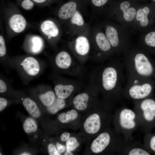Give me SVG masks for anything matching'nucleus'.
Masks as SVG:
<instances>
[{
  "mask_svg": "<svg viewBox=\"0 0 155 155\" xmlns=\"http://www.w3.org/2000/svg\"><path fill=\"white\" fill-rule=\"evenodd\" d=\"M125 69L123 62L115 60L108 61L94 70L90 82L103 93L107 102H119L123 98Z\"/></svg>",
  "mask_w": 155,
  "mask_h": 155,
  "instance_id": "nucleus-1",
  "label": "nucleus"
},
{
  "mask_svg": "<svg viewBox=\"0 0 155 155\" xmlns=\"http://www.w3.org/2000/svg\"><path fill=\"white\" fill-rule=\"evenodd\" d=\"M127 77L148 79L155 77V65L145 54L141 52L126 56L123 61Z\"/></svg>",
  "mask_w": 155,
  "mask_h": 155,
  "instance_id": "nucleus-2",
  "label": "nucleus"
},
{
  "mask_svg": "<svg viewBox=\"0 0 155 155\" xmlns=\"http://www.w3.org/2000/svg\"><path fill=\"white\" fill-rule=\"evenodd\" d=\"M114 120L115 129L126 140L133 141V134L140 126L139 119L135 111L123 106L116 111Z\"/></svg>",
  "mask_w": 155,
  "mask_h": 155,
  "instance_id": "nucleus-3",
  "label": "nucleus"
},
{
  "mask_svg": "<svg viewBox=\"0 0 155 155\" xmlns=\"http://www.w3.org/2000/svg\"><path fill=\"white\" fill-rule=\"evenodd\" d=\"M140 128L145 134L150 133L155 127V98L147 97L133 101Z\"/></svg>",
  "mask_w": 155,
  "mask_h": 155,
  "instance_id": "nucleus-4",
  "label": "nucleus"
},
{
  "mask_svg": "<svg viewBox=\"0 0 155 155\" xmlns=\"http://www.w3.org/2000/svg\"><path fill=\"white\" fill-rule=\"evenodd\" d=\"M89 36L91 45L90 57L102 62L108 59L113 49L105 34L93 25H90Z\"/></svg>",
  "mask_w": 155,
  "mask_h": 155,
  "instance_id": "nucleus-5",
  "label": "nucleus"
},
{
  "mask_svg": "<svg viewBox=\"0 0 155 155\" xmlns=\"http://www.w3.org/2000/svg\"><path fill=\"white\" fill-rule=\"evenodd\" d=\"M151 82L149 79L127 77L123 91V98L133 101L150 97L153 89Z\"/></svg>",
  "mask_w": 155,
  "mask_h": 155,
  "instance_id": "nucleus-6",
  "label": "nucleus"
},
{
  "mask_svg": "<svg viewBox=\"0 0 155 155\" xmlns=\"http://www.w3.org/2000/svg\"><path fill=\"white\" fill-rule=\"evenodd\" d=\"M54 63L57 70L70 76L80 78L84 74L82 66L69 50L59 51L54 57Z\"/></svg>",
  "mask_w": 155,
  "mask_h": 155,
  "instance_id": "nucleus-7",
  "label": "nucleus"
},
{
  "mask_svg": "<svg viewBox=\"0 0 155 155\" xmlns=\"http://www.w3.org/2000/svg\"><path fill=\"white\" fill-rule=\"evenodd\" d=\"M89 32L90 31L71 38L67 43L69 50L82 66L90 57L91 45Z\"/></svg>",
  "mask_w": 155,
  "mask_h": 155,
  "instance_id": "nucleus-8",
  "label": "nucleus"
},
{
  "mask_svg": "<svg viewBox=\"0 0 155 155\" xmlns=\"http://www.w3.org/2000/svg\"><path fill=\"white\" fill-rule=\"evenodd\" d=\"M125 139L122 135L115 129L111 132L104 131L101 133L92 142L90 147L94 153L103 152L111 147L117 152L119 147Z\"/></svg>",
  "mask_w": 155,
  "mask_h": 155,
  "instance_id": "nucleus-9",
  "label": "nucleus"
},
{
  "mask_svg": "<svg viewBox=\"0 0 155 155\" xmlns=\"http://www.w3.org/2000/svg\"><path fill=\"white\" fill-rule=\"evenodd\" d=\"M88 5L86 4L79 9L66 24L67 33L71 38L90 31V25L86 22L83 14L87 10Z\"/></svg>",
  "mask_w": 155,
  "mask_h": 155,
  "instance_id": "nucleus-10",
  "label": "nucleus"
},
{
  "mask_svg": "<svg viewBox=\"0 0 155 155\" xmlns=\"http://www.w3.org/2000/svg\"><path fill=\"white\" fill-rule=\"evenodd\" d=\"M40 29L52 47L56 48L57 43L61 38L62 33L59 21L53 18L45 20L40 24Z\"/></svg>",
  "mask_w": 155,
  "mask_h": 155,
  "instance_id": "nucleus-11",
  "label": "nucleus"
},
{
  "mask_svg": "<svg viewBox=\"0 0 155 155\" xmlns=\"http://www.w3.org/2000/svg\"><path fill=\"white\" fill-rule=\"evenodd\" d=\"M87 4L86 0H69L61 4L57 12V16L59 21L66 25L75 12Z\"/></svg>",
  "mask_w": 155,
  "mask_h": 155,
  "instance_id": "nucleus-12",
  "label": "nucleus"
},
{
  "mask_svg": "<svg viewBox=\"0 0 155 155\" xmlns=\"http://www.w3.org/2000/svg\"><path fill=\"white\" fill-rule=\"evenodd\" d=\"M54 85V91L57 96L65 99L71 95L76 88L84 84L79 80L63 79L56 81Z\"/></svg>",
  "mask_w": 155,
  "mask_h": 155,
  "instance_id": "nucleus-13",
  "label": "nucleus"
},
{
  "mask_svg": "<svg viewBox=\"0 0 155 155\" xmlns=\"http://www.w3.org/2000/svg\"><path fill=\"white\" fill-rule=\"evenodd\" d=\"M18 65L21 72L29 78H33L38 76L42 69L40 63L38 60L30 56L23 58Z\"/></svg>",
  "mask_w": 155,
  "mask_h": 155,
  "instance_id": "nucleus-14",
  "label": "nucleus"
},
{
  "mask_svg": "<svg viewBox=\"0 0 155 155\" xmlns=\"http://www.w3.org/2000/svg\"><path fill=\"white\" fill-rule=\"evenodd\" d=\"M117 153L119 155H150L151 154L143 144L137 141H127L125 139L119 147Z\"/></svg>",
  "mask_w": 155,
  "mask_h": 155,
  "instance_id": "nucleus-15",
  "label": "nucleus"
},
{
  "mask_svg": "<svg viewBox=\"0 0 155 155\" xmlns=\"http://www.w3.org/2000/svg\"><path fill=\"white\" fill-rule=\"evenodd\" d=\"M7 24L10 31L14 34L20 33L23 32L26 28V21L21 14L14 13L9 16Z\"/></svg>",
  "mask_w": 155,
  "mask_h": 155,
  "instance_id": "nucleus-16",
  "label": "nucleus"
},
{
  "mask_svg": "<svg viewBox=\"0 0 155 155\" xmlns=\"http://www.w3.org/2000/svg\"><path fill=\"white\" fill-rule=\"evenodd\" d=\"M25 44L27 51L32 54H37L42 51L44 42L40 36L33 35L29 36L27 38Z\"/></svg>",
  "mask_w": 155,
  "mask_h": 155,
  "instance_id": "nucleus-17",
  "label": "nucleus"
},
{
  "mask_svg": "<svg viewBox=\"0 0 155 155\" xmlns=\"http://www.w3.org/2000/svg\"><path fill=\"white\" fill-rule=\"evenodd\" d=\"M102 122L100 115L94 113L90 115L86 119L83 125L85 131L89 134L97 133L101 129Z\"/></svg>",
  "mask_w": 155,
  "mask_h": 155,
  "instance_id": "nucleus-18",
  "label": "nucleus"
},
{
  "mask_svg": "<svg viewBox=\"0 0 155 155\" xmlns=\"http://www.w3.org/2000/svg\"><path fill=\"white\" fill-rule=\"evenodd\" d=\"M89 94L87 92H83L75 96L72 100V103L77 110L82 111L87 107L90 100Z\"/></svg>",
  "mask_w": 155,
  "mask_h": 155,
  "instance_id": "nucleus-19",
  "label": "nucleus"
},
{
  "mask_svg": "<svg viewBox=\"0 0 155 155\" xmlns=\"http://www.w3.org/2000/svg\"><path fill=\"white\" fill-rule=\"evenodd\" d=\"M105 34L113 49L118 47L119 42L117 30L108 24L105 25Z\"/></svg>",
  "mask_w": 155,
  "mask_h": 155,
  "instance_id": "nucleus-20",
  "label": "nucleus"
},
{
  "mask_svg": "<svg viewBox=\"0 0 155 155\" xmlns=\"http://www.w3.org/2000/svg\"><path fill=\"white\" fill-rule=\"evenodd\" d=\"M130 5V3L127 1L122 2L120 5V8L123 12L124 18L128 22L133 20L136 14L135 9L132 7H129Z\"/></svg>",
  "mask_w": 155,
  "mask_h": 155,
  "instance_id": "nucleus-21",
  "label": "nucleus"
},
{
  "mask_svg": "<svg viewBox=\"0 0 155 155\" xmlns=\"http://www.w3.org/2000/svg\"><path fill=\"white\" fill-rule=\"evenodd\" d=\"M23 105L29 113L34 118L39 117L40 115V111L36 103L28 98L24 99Z\"/></svg>",
  "mask_w": 155,
  "mask_h": 155,
  "instance_id": "nucleus-22",
  "label": "nucleus"
},
{
  "mask_svg": "<svg viewBox=\"0 0 155 155\" xmlns=\"http://www.w3.org/2000/svg\"><path fill=\"white\" fill-rule=\"evenodd\" d=\"M57 96L55 91L49 90L40 94L39 98L42 104L46 107L52 105L54 102Z\"/></svg>",
  "mask_w": 155,
  "mask_h": 155,
  "instance_id": "nucleus-23",
  "label": "nucleus"
},
{
  "mask_svg": "<svg viewBox=\"0 0 155 155\" xmlns=\"http://www.w3.org/2000/svg\"><path fill=\"white\" fill-rule=\"evenodd\" d=\"M143 145L151 154H155V134L150 133L145 134Z\"/></svg>",
  "mask_w": 155,
  "mask_h": 155,
  "instance_id": "nucleus-24",
  "label": "nucleus"
},
{
  "mask_svg": "<svg viewBox=\"0 0 155 155\" xmlns=\"http://www.w3.org/2000/svg\"><path fill=\"white\" fill-rule=\"evenodd\" d=\"M150 11L149 8L146 6L143 8L139 9L137 11L136 19L137 21L140 22V24L142 26H146L148 24L147 16Z\"/></svg>",
  "mask_w": 155,
  "mask_h": 155,
  "instance_id": "nucleus-25",
  "label": "nucleus"
},
{
  "mask_svg": "<svg viewBox=\"0 0 155 155\" xmlns=\"http://www.w3.org/2000/svg\"><path fill=\"white\" fill-rule=\"evenodd\" d=\"M78 117V113L74 109L67 111L66 113H61L58 117V120L61 123H66L75 120Z\"/></svg>",
  "mask_w": 155,
  "mask_h": 155,
  "instance_id": "nucleus-26",
  "label": "nucleus"
},
{
  "mask_svg": "<svg viewBox=\"0 0 155 155\" xmlns=\"http://www.w3.org/2000/svg\"><path fill=\"white\" fill-rule=\"evenodd\" d=\"M65 104V99L57 97L51 106L47 107V110L49 113L54 114L64 108Z\"/></svg>",
  "mask_w": 155,
  "mask_h": 155,
  "instance_id": "nucleus-27",
  "label": "nucleus"
},
{
  "mask_svg": "<svg viewBox=\"0 0 155 155\" xmlns=\"http://www.w3.org/2000/svg\"><path fill=\"white\" fill-rule=\"evenodd\" d=\"M88 5L91 8L93 14L94 12L105 5L110 0H86Z\"/></svg>",
  "mask_w": 155,
  "mask_h": 155,
  "instance_id": "nucleus-28",
  "label": "nucleus"
},
{
  "mask_svg": "<svg viewBox=\"0 0 155 155\" xmlns=\"http://www.w3.org/2000/svg\"><path fill=\"white\" fill-rule=\"evenodd\" d=\"M23 128L27 133L35 131L37 129V124L32 118H28L25 121L23 124Z\"/></svg>",
  "mask_w": 155,
  "mask_h": 155,
  "instance_id": "nucleus-29",
  "label": "nucleus"
},
{
  "mask_svg": "<svg viewBox=\"0 0 155 155\" xmlns=\"http://www.w3.org/2000/svg\"><path fill=\"white\" fill-rule=\"evenodd\" d=\"M79 145L80 144L75 137H69L66 144V151L71 152L73 151L78 148Z\"/></svg>",
  "mask_w": 155,
  "mask_h": 155,
  "instance_id": "nucleus-30",
  "label": "nucleus"
},
{
  "mask_svg": "<svg viewBox=\"0 0 155 155\" xmlns=\"http://www.w3.org/2000/svg\"><path fill=\"white\" fill-rule=\"evenodd\" d=\"M145 44L148 46L155 47V32H151L146 36L144 40Z\"/></svg>",
  "mask_w": 155,
  "mask_h": 155,
  "instance_id": "nucleus-31",
  "label": "nucleus"
},
{
  "mask_svg": "<svg viewBox=\"0 0 155 155\" xmlns=\"http://www.w3.org/2000/svg\"><path fill=\"white\" fill-rule=\"evenodd\" d=\"M34 3L32 0H22L21 2V5L24 9L30 10L33 7Z\"/></svg>",
  "mask_w": 155,
  "mask_h": 155,
  "instance_id": "nucleus-32",
  "label": "nucleus"
},
{
  "mask_svg": "<svg viewBox=\"0 0 155 155\" xmlns=\"http://www.w3.org/2000/svg\"><path fill=\"white\" fill-rule=\"evenodd\" d=\"M6 54V48L5 40L3 36L0 35V57H2Z\"/></svg>",
  "mask_w": 155,
  "mask_h": 155,
  "instance_id": "nucleus-33",
  "label": "nucleus"
},
{
  "mask_svg": "<svg viewBox=\"0 0 155 155\" xmlns=\"http://www.w3.org/2000/svg\"><path fill=\"white\" fill-rule=\"evenodd\" d=\"M49 154L50 155H60L55 146L52 144H49L47 147Z\"/></svg>",
  "mask_w": 155,
  "mask_h": 155,
  "instance_id": "nucleus-34",
  "label": "nucleus"
},
{
  "mask_svg": "<svg viewBox=\"0 0 155 155\" xmlns=\"http://www.w3.org/2000/svg\"><path fill=\"white\" fill-rule=\"evenodd\" d=\"M34 3L38 4H44L50 5L55 2L59 1L60 0H32Z\"/></svg>",
  "mask_w": 155,
  "mask_h": 155,
  "instance_id": "nucleus-35",
  "label": "nucleus"
},
{
  "mask_svg": "<svg viewBox=\"0 0 155 155\" xmlns=\"http://www.w3.org/2000/svg\"><path fill=\"white\" fill-rule=\"evenodd\" d=\"M7 100L3 97L0 98V111H3L7 105Z\"/></svg>",
  "mask_w": 155,
  "mask_h": 155,
  "instance_id": "nucleus-36",
  "label": "nucleus"
},
{
  "mask_svg": "<svg viewBox=\"0 0 155 155\" xmlns=\"http://www.w3.org/2000/svg\"><path fill=\"white\" fill-rule=\"evenodd\" d=\"M5 82L2 79L0 80V92L3 93L5 92L7 89V86Z\"/></svg>",
  "mask_w": 155,
  "mask_h": 155,
  "instance_id": "nucleus-37",
  "label": "nucleus"
},
{
  "mask_svg": "<svg viewBox=\"0 0 155 155\" xmlns=\"http://www.w3.org/2000/svg\"><path fill=\"white\" fill-rule=\"evenodd\" d=\"M56 146L57 150L60 154L64 152L66 150V147L65 146L59 143H56Z\"/></svg>",
  "mask_w": 155,
  "mask_h": 155,
  "instance_id": "nucleus-38",
  "label": "nucleus"
},
{
  "mask_svg": "<svg viewBox=\"0 0 155 155\" xmlns=\"http://www.w3.org/2000/svg\"><path fill=\"white\" fill-rule=\"evenodd\" d=\"M70 134L68 132H64L62 133L60 139L62 141L67 140L69 138Z\"/></svg>",
  "mask_w": 155,
  "mask_h": 155,
  "instance_id": "nucleus-39",
  "label": "nucleus"
},
{
  "mask_svg": "<svg viewBox=\"0 0 155 155\" xmlns=\"http://www.w3.org/2000/svg\"><path fill=\"white\" fill-rule=\"evenodd\" d=\"M64 155H72L73 153L71 152H69L66 151Z\"/></svg>",
  "mask_w": 155,
  "mask_h": 155,
  "instance_id": "nucleus-40",
  "label": "nucleus"
},
{
  "mask_svg": "<svg viewBox=\"0 0 155 155\" xmlns=\"http://www.w3.org/2000/svg\"><path fill=\"white\" fill-rule=\"evenodd\" d=\"M30 154L28 153L27 152H24L23 153H22L20 155H30Z\"/></svg>",
  "mask_w": 155,
  "mask_h": 155,
  "instance_id": "nucleus-41",
  "label": "nucleus"
},
{
  "mask_svg": "<svg viewBox=\"0 0 155 155\" xmlns=\"http://www.w3.org/2000/svg\"><path fill=\"white\" fill-rule=\"evenodd\" d=\"M153 1L155 2V0H152Z\"/></svg>",
  "mask_w": 155,
  "mask_h": 155,
  "instance_id": "nucleus-42",
  "label": "nucleus"
}]
</instances>
